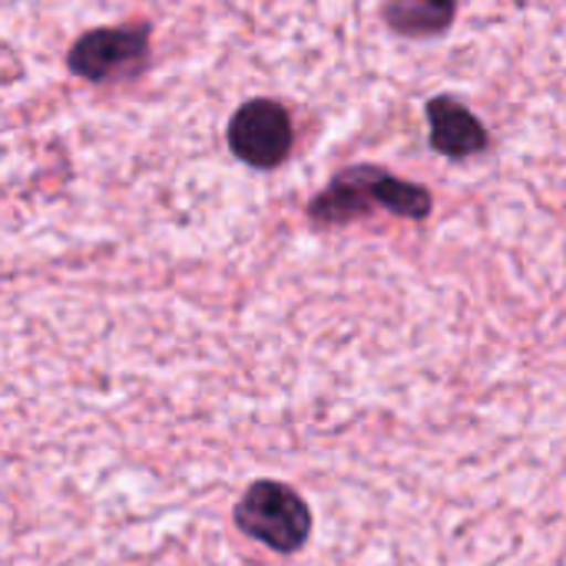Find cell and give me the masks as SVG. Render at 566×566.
<instances>
[{
  "label": "cell",
  "mask_w": 566,
  "mask_h": 566,
  "mask_svg": "<svg viewBox=\"0 0 566 566\" xmlns=\"http://www.w3.org/2000/svg\"><path fill=\"white\" fill-rule=\"evenodd\" d=\"M375 209L405 216V219H428L431 216V192L418 182L398 179L378 166H352L338 172L308 206V219L315 226H348Z\"/></svg>",
  "instance_id": "1"
},
{
  "label": "cell",
  "mask_w": 566,
  "mask_h": 566,
  "mask_svg": "<svg viewBox=\"0 0 566 566\" xmlns=\"http://www.w3.org/2000/svg\"><path fill=\"white\" fill-rule=\"evenodd\" d=\"M235 527L275 554H295L312 534V514L289 484L255 481L235 504Z\"/></svg>",
  "instance_id": "2"
},
{
  "label": "cell",
  "mask_w": 566,
  "mask_h": 566,
  "mask_svg": "<svg viewBox=\"0 0 566 566\" xmlns=\"http://www.w3.org/2000/svg\"><path fill=\"white\" fill-rule=\"evenodd\" d=\"M149 56V23H129V27H99L83 33L66 66L90 83H113L126 73H136Z\"/></svg>",
  "instance_id": "3"
},
{
  "label": "cell",
  "mask_w": 566,
  "mask_h": 566,
  "mask_svg": "<svg viewBox=\"0 0 566 566\" xmlns=\"http://www.w3.org/2000/svg\"><path fill=\"white\" fill-rule=\"evenodd\" d=\"M292 116L279 99H249L229 123V149L252 169H275L292 153Z\"/></svg>",
  "instance_id": "4"
},
{
  "label": "cell",
  "mask_w": 566,
  "mask_h": 566,
  "mask_svg": "<svg viewBox=\"0 0 566 566\" xmlns=\"http://www.w3.org/2000/svg\"><path fill=\"white\" fill-rule=\"evenodd\" d=\"M428 126H431V146L451 159H468L488 149L484 123L454 96H434L428 103Z\"/></svg>",
  "instance_id": "5"
},
{
  "label": "cell",
  "mask_w": 566,
  "mask_h": 566,
  "mask_svg": "<svg viewBox=\"0 0 566 566\" xmlns=\"http://www.w3.org/2000/svg\"><path fill=\"white\" fill-rule=\"evenodd\" d=\"M458 17V0H388L385 23L398 36L424 40L444 33Z\"/></svg>",
  "instance_id": "6"
}]
</instances>
